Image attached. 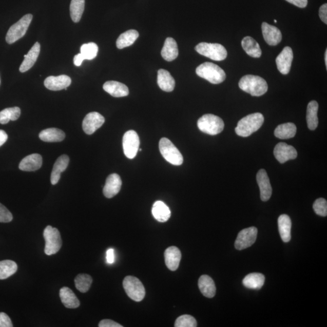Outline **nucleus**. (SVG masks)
<instances>
[{"label":"nucleus","instance_id":"41","mask_svg":"<svg viewBox=\"0 0 327 327\" xmlns=\"http://www.w3.org/2000/svg\"><path fill=\"white\" fill-rule=\"evenodd\" d=\"M197 322L193 316L188 315H182L177 319L175 327H196Z\"/></svg>","mask_w":327,"mask_h":327},{"label":"nucleus","instance_id":"8","mask_svg":"<svg viewBox=\"0 0 327 327\" xmlns=\"http://www.w3.org/2000/svg\"><path fill=\"white\" fill-rule=\"evenodd\" d=\"M32 14H27L12 25L7 33L6 37L7 43L11 45L24 36L30 23L32 22Z\"/></svg>","mask_w":327,"mask_h":327},{"label":"nucleus","instance_id":"20","mask_svg":"<svg viewBox=\"0 0 327 327\" xmlns=\"http://www.w3.org/2000/svg\"><path fill=\"white\" fill-rule=\"evenodd\" d=\"M164 258L167 268L171 271H177L181 259L180 249L175 246L167 248L164 253Z\"/></svg>","mask_w":327,"mask_h":327},{"label":"nucleus","instance_id":"39","mask_svg":"<svg viewBox=\"0 0 327 327\" xmlns=\"http://www.w3.org/2000/svg\"><path fill=\"white\" fill-rule=\"evenodd\" d=\"M92 283V278L87 274H80L75 279V286L78 291L82 293L89 291Z\"/></svg>","mask_w":327,"mask_h":327},{"label":"nucleus","instance_id":"25","mask_svg":"<svg viewBox=\"0 0 327 327\" xmlns=\"http://www.w3.org/2000/svg\"><path fill=\"white\" fill-rule=\"evenodd\" d=\"M158 86L165 92H170L175 89V82L170 72L164 69H160L158 72Z\"/></svg>","mask_w":327,"mask_h":327},{"label":"nucleus","instance_id":"32","mask_svg":"<svg viewBox=\"0 0 327 327\" xmlns=\"http://www.w3.org/2000/svg\"><path fill=\"white\" fill-rule=\"evenodd\" d=\"M242 48L249 56L254 58H259L262 55V50L259 44L251 36H245L242 40Z\"/></svg>","mask_w":327,"mask_h":327},{"label":"nucleus","instance_id":"50","mask_svg":"<svg viewBox=\"0 0 327 327\" xmlns=\"http://www.w3.org/2000/svg\"><path fill=\"white\" fill-rule=\"evenodd\" d=\"M8 139V134L6 133V131L3 130H0V147L2 146L6 142Z\"/></svg>","mask_w":327,"mask_h":327},{"label":"nucleus","instance_id":"11","mask_svg":"<svg viewBox=\"0 0 327 327\" xmlns=\"http://www.w3.org/2000/svg\"><path fill=\"white\" fill-rule=\"evenodd\" d=\"M258 229L251 227L244 229L239 233L236 239L235 247L238 251L250 247L254 244L257 238Z\"/></svg>","mask_w":327,"mask_h":327},{"label":"nucleus","instance_id":"24","mask_svg":"<svg viewBox=\"0 0 327 327\" xmlns=\"http://www.w3.org/2000/svg\"><path fill=\"white\" fill-rule=\"evenodd\" d=\"M60 297L63 305L67 309H76L80 305V302L75 293L69 287H63L60 291Z\"/></svg>","mask_w":327,"mask_h":327},{"label":"nucleus","instance_id":"48","mask_svg":"<svg viewBox=\"0 0 327 327\" xmlns=\"http://www.w3.org/2000/svg\"><path fill=\"white\" fill-rule=\"evenodd\" d=\"M114 251L113 248L108 249L106 252V261L108 264H112L114 262Z\"/></svg>","mask_w":327,"mask_h":327},{"label":"nucleus","instance_id":"16","mask_svg":"<svg viewBox=\"0 0 327 327\" xmlns=\"http://www.w3.org/2000/svg\"><path fill=\"white\" fill-rule=\"evenodd\" d=\"M262 31L265 41L268 45L276 46L281 43L282 33L276 27L264 22L262 24Z\"/></svg>","mask_w":327,"mask_h":327},{"label":"nucleus","instance_id":"21","mask_svg":"<svg viewBox=\"0 0 327 327\" xmlns=\"http://www.w3.org/2000/svg\"><path fill=\"white\" fill-rule=\"evenodd\" d=\"M103 89L113 97L120 98L129 95V90L128 87L123 83L109 81L104 84Z\"/></svg>","mask_w":327,"mask_h":327},{"label":"nucleus","instance_id":"1","mask_svg":"<svg viewBox=\"0 0 327 327\" xmlns=\"http://www.w3.org/2000/svg\"><path fill=\"white\" fill-rule=\"evenodd\" d=\"M239 87L252 96L260 97L267 92L268 85L262 77L252 75H245L239 81Z\"/></svg>","mask_w":327,"mask_h":327},{"label":"nucleus","instance_id":"45","mask_svg":"<svg viewBox=\"0 0 327 327\" xmlns=\"http://www.w3.org/2000/svg\"><path fill=\"white\" fill-rule=\"evenodd\" d=\"M100 327H123V325L110 319H103L99 323Z\"/></svg>","mask_w":327,"mask_h":327},{"label":"nucleus","instance_id":"10","mask_svg":"<svg viewBox=\"0 0 327 327\" xmlns=\"http://www.w3.org/2000/svg\"><path fill=\"white\" fill-rule=\"evenodd\" d=\"M140 138L136 131H127L124 134L123 146L124 155L129 159H133L139 150Z\"/></svg>","mask_w":327,"mask_h":327},{"label":"nucleus","instance_id":"30","mask_svg":"<svg viewBox=\"0 0 327 327\" xmlns=\"http://www.w3.org/2000/svg\"><path fill=\"white\" fill-rule=\"evenodd\" d=\"M152 215L155 220L160 222H165L169 220L171 211L169 208L164 202L158 201L153 205Z\"/></svg>","mask_w":327,"mask_h":327},{"label":"nucleus","instance_id":"34","mask_svg":"<svg viewBox=\"0 0 327 327\" xmlns=\"http://www.w3.org/2000/svg\"><path fill=\"white\" fill-rule=\"evenodd\" d=\"M265 282V276L258 273H253L245 276L242 284L246 288L253 290H259L262 287Z\"/></svg>","mask_w":327,"mask_h":327},{"label":"nucleus","instance_id":"31","mask_svg":"<svg viewBox=\"0 0 327 327\" xmlns=\"http://www.w3.org/2000/svg\"><path fill=\"white\" fill-rule=\"evenodd\" d=\"M318 108L319 104L316 101H312L308 104L306 119L310 130H314L318 126Z\"/></svg>","mask_w":327,"mask_h":327},{"label":"nucleus","instance_id":"9","mask_svg":"<svg viewBox=\"0 0 327 327\" xmlns=\"http://www.w3.org/2000/svg\"><path fill=\"white\" fill-rule=\"evenodd\" d=\"M123 287L128 296L136 302L142 301L146 295L142 282L134 276H128L124 278Z\"/></svg>","mask_w":327,"mask_h":327},{"label":"nucleus","instance_id":"51","mask_svg":"<svg viewBox=\"0 0 327 327\" xmlns=\"http://www.w3.org/2000/svg\"><path fill=\"white\" fill-rule=\"evenodd\" d=\"M325 63L326 65V68L327 69V50H326L325 53Z\"/></svg>","mask_w":327,"mask_h":327},{"label":"nucleus","instance_id":"54","mask_svg":"<svg viewBox=\"0 0 327 327\" xmlns=\"http://www.w3.org/2000/svg\"><path fill=\"white\" fill-rule=\"evenodd\" d=\"M0 83H1V80H0Z\"/></svg>","mask_w":327,"mask_h":327},{"label":"nucleus","instance_id":"40","mask_svg":"<svg viewBox=\"0 0 327 327\" xmlns=\"http://www.w3.org/2000/svg\"><path fill=\"white\" fill-rule=\"evenodd\" d=\"M81 54L84 57V60H92L97 55L99 52V47L95 43L84 44L81 47Z\"/></svg>","mask_w":327,"mask_h":327},{"label":"nucleus","instance_id":"44","mask_svg":"<svg viewBox=\"0 0 327 327\" xmlns=\"http://www.w3.org/2000/svg\"><path fill=\"white\" fill-rule=\"evenodd\" d=\"M12 323L8 315L0 313V327H12Z\"/></svg>","mask_w":327,"mask_h":327},{"label":"nucleus","instance_id":"47","mask_svg":"<svg viewBox=\"0 0 327 327\" xmlns=\"http://www.w3.org/2000/svg\"><path fill=\"white\" fill-rule=\"evenodd\" d=\"M300 8H304L308 4V0H285Z\"/></svg>","mask_w":327,"mask_h":327},{"label":"nucleus","instance_id":"26","mask_svg":"<svg viewBox=\"0 0 327 327\" xmlns=\"http://www.w3.org/2000/svg\"><path fill=\"white\" fill-rule=\"evenodd\" d=\"M179 52L176 41L170 37L166 39L163 49L161 50V56L167 62H171L176 59Z\"/></svg>","mask_w":327,"mask_h":327},{"label":"nucleus","instance_id":"49","mask_svg":"<svg viewBox=\"0 0 327 327\" xmlns=\"http://www.w3.org/2000/svg\"><path fill=\"white\" fill-rule=\"evenodd\" d=\"M84 60V57L81 53L77 54L73 59V63L76 66H80Z\"/></svg>","mask_w":327,"mask_h":327},{"label":"nucleus","instance_id":"7","mask_svg":"<svg viewBox=\"0 0 327 327\" xmlns=\"http://www.w3.org/2000/svg\"><path fill=\"white\" fill-rule=\"evenodd\" d=\"M43 237L46 241L45 252L47 255L56 254L59 252L62 248V239L58 229L48 225L44 230Z\"/></svg>","mask_w":327,"mask_h":327},{"label":"nucleus","instance_id":"38","mask_svg":"<svg viewBox=\"0 0 327 327\" xmlns=\"http://www.w3.org/2000/svg\"><path fill=\"white\" fill-rule=\"evenodd\" d=\"M21 114V110L18 107L7 108L0 112V124H6L9 121H16Z\"/></svg>","mask_w":327,"mask_h":327},{"label":"nucleus","instance_id":"35","mask_svg":"<svg viewBox=\"0 0 327 327\" xmlns=\"http://www.w3.org/2000/svg\"><path fill=\"white\" fill-rule=\"evenodd\" d=\"M139 36V33L136 30H129L120 35L117 41V47L122 49L132 45Z\"/></svg>","mask_w":327,"mask_h":327},{"label":"nucleus","instance_id":"3","mask_svg":"<svg viewBox=\"0 0 327 327\" xmlns=\"http://www.w3.org/2000/svg\"><path fill=\"white\" fill-rule=\"evenodd\" d=\"M196 73L199 76L214 84L223 82L226 78V74L223 69L215 64L209 62L202 63L196 69Z\"/></svg>","mask_w":327,"mask_h":327},{"label":"nucleus","instance_id":"2","mask_svg":"<svg viewBox=\"0 0 327 327\" xmlns=\"http://www.w3.org/2000/svg\"><path fill=\"white\" fill-rule=\"evenodd\" d=\"M264 121V116L260 113L248 114L239 121L235 129L236 133L242 137L251 136L252 133L260 129Z\"/></svg>","mask_w":327,"mask_h":327},{"label":"nucleus","instance_id":"43","mask_svg":"<svg viewBox=\"0 0 327 327\" xmlns=\"http://www.w3.org/2000/svg\"><path fill=\"white\" fill-rule=\"evenodd\" d=\"M13 220V216L8 208L0 203V222L7 223L11 222Z\"/></svg>","mask_w":327,"mask_h":327},{"label":"nucleus","instance_id":"12","mask_svg":"<svg viewBox=\"0 0 327 327\" xmlns=\"http://www.w3.org/2000/svg\"><path fill=\"white\" fill-rule=\"evenodd\" d=\"M105 119L99 113L93 112L87 114L83 121V129L86 134H92L103 125Z\"/></svg>","mask_w":327,"mask_h":327},{"label":"nucleus","instance_id":"4","mask_svg":"<svg viewBox=\"0 0 327 327\" xmlns=\"http://www.w3.org/2000/svg\"><path fill=\"white\" fill-rule=\"evenodd\" d=\"M198 127L202 132L216 136L224 130V123L220 117L213 114H205L198 121Z\"/></svg>","mask_w":327,"mask_h":327},{"label":"nucleus","instance_id":"6","mask_svg":"<svg viewBox=\"0 0 327 327\" xmlns=\"http://www.w3.org/2000/svg\"><path fill=\"white\" fill-rule=\"evenodd\" d=\"M160 152L165 160L174 166H181L183 163V157L177 147L166 138L160 141Z\"/></svg>","mask_w":327,"mask_h":327},{"label":"nucleus","instance_id":"42","mask_svg":"<svg viewBox=\"0 0 327 327\" xmlns=\"http://www.w3.org/2000/svg\"><path fill=\"white\" fill-rule=\"evenodd\" d=\"M313 209L315 213L321 217H325L327 215V202L325 199L319 198L313 204Z\"/></svg>","mask_w":327,"mask_h":327},{"label":"nucleus","instance_id":"19","mask_svg":"<svg viewBox=\"0 0 327 327\" xmlns=\"http://www.w3.org/2000/svg\"><path fill=\"white\" fill-rule=\"evenodd\" d=\"M43 159L41 155L33 153L25 158L20 162L19 168L22 171H33L40 169L42 167Z\"/></svg>","mask_w":327,"mask_h":327},{"label":"nucleus","instance_id":"27","mask_svg":"<svg viewBox=\"0 0 327 327\" xmlns=\"http://www.w3.org/2000/svg\"><path fill=\"white\" fill-rule=\"evenodd\" d=\"M198 286L202 295L208 298H214L216 286L214 280L208 275H202L198 281Z\"/></svg>","mask_w":327,"mask_h":327},{"label":"nucleus","instance_id":"52","mask_svg":"<svg viewBox=\"0 0 327 327\" xmlns=\"http://www.w3.org/2000/svg\"><path fill=\"white\" fill-rule=\"evenodd\" d=\"M275 23H277V20H275Z\"/></svg>","mask_w":327,"mask_h":327},{"label":"nucleus","instance_id":"22","mask_svg":"<svg viewBox=\"0 0 327 327\" xmlns=\"http://www.w3.org/2000/svg\"><path fill=\"white\" fill-rule=\"evenodd\" d=\"M40 49H41V46H40V43H35L28 53L25 55V60L20 67V72L24 73L32 68L38 59Z\"/></svg>","mask_w":327,"mask_h":327},{"label":"nucleus","instance_id":"33","mask_svg":"<svg viewBox=\"0 0 327 327\" xmlns=\"http://www.w3.org/2000/svg\"><path fill=\"white\" fill-rule=\"evenodd\" d=\"M297 128L295 124L288 123L280 124L276 128L275 136L281 140L290 139L296 136Z\"/></svg>","mask_w":327,"mask_h":327},{"label":"nucleus","instance_id":"14","mask_svg":"<svg viewBox=\"0 0 327 327\" xmlns=\"http://www.w3.org/2000/svg\"><path fill=\"white\" fill-rule=\"evenodd\" d=\"M293 59V50L290 47H285L276 58V63L278 69L283 75H287L290 72Z\"/></svg>","mask_w":327,"mask_h":327},{"label":"nucleus","instance_id":"18","mask_svg":"<svg viewBox=\"0 0 327 327\" xmlns=\"http://www.w3.org/2000/svg\"><path fill=\"white\" fill-rule=\"evenodd\" d=\"M71 83V79L67 75L50 76L45 80V86L49 90L59 91L63 89L67 90Z\"/></svg>","mask_w":327,"mask_h":327},{"label":"nucleus","instance_id":"29","mask_svg":"<svg viewBox=\"0 0 327 327\" xmlns=\"http://www.w3.org/2000/svg\"><path fill=\"white\" fill-rule=\"evenodd\" d=\"M66 134L62 130L56 128H49L40 133L39 138L45 142H61L65 140Z\"/></svg>","mask_w":327,"mask_h":327},{"label":"nucleus","instance_id":"28","mask_svg":"<svg viewBox=\"0 0 327 327\" xmlns=\"http://www.w3.org/2000/svg\"><path fill=\"white\" fill-rule=\"evenodd\" d=\"M278 229L282 240L288 242L291 239L292 221L287 215H282L278 218Z\"/></svg>","mask_w":327,"mask_h":327},{"label":"nucleus","instance_id":"17","mask_svg":"<svg viewBox=\"0 0 327 327\" xmlns=\"http://www.w3.org/2000/svg\"><path fill=\"white\" fill-rule=\"evenodd\" d=\"M122 181L119 175L113 174L107 177L103 188V194L107 198H112L119 193Z\"/></svg>","mask_w":327,"mask_h":327},{"label":"nucleus","instance_id":"36","mask_svg":"<svg viewBox=\"0 0 327 327\" xmlns=\"http://www.w3.org/2000/svg\"><path fill=\"white\" fill-rule=\"evenodd\" d=\"M85 8V0H72L70 5V14L74 23H79L82 17Z\"/></svg>","mask_w":327,"mask_h":327},{"label":"nucleus","instance_id":"37","mask_svg":"<svg viewBox=\"0 0 327 327\" xmlns=\"http://www.w3.org/2000/svg\"><path fill=\"white\" fill-rule=\"evenodd\" d=\"M18 266L14 261L5 260L0 261V280L6 279L15 274Z\"/></svg>","mask_w":327,"mask_h":327},{"label":"nucleus","instance_id":"53","mask_svg":"<svg viewBox=\"0 0 327 327\" xmlns=\"http://www.w3.org/2000/svg\"><path fill=\"white\" fill-rule=\"evenodd\" d=\"M139 150H140V151H142V149H139Z\"/></svg>","mask_w":327,"mask_h":327},{"label":"nucleus","instance_id":"5","mask_svg":"<svg viewBox=\"0 0 327 327\" xmlns=\"http://www.w3.org/2000/svg\"><path fill=\"white\" fill-rule=\"evenodd\" d=\"M195 50L201 55L218 62L224 60L227 56L226 49L218 43H201L195 47Z\"/></svg>","mask_w":327,"mask_h":327},{"label":"nucleus","instance_id":"15","mask_svg":"<svg viewBox=\"0 0 327 327\" xmlns=\"http://www.w3.org/2000/svg\"><path fill=\"white\" fill-rule=\"evenodd\" d=\"M256 181L260 189L261 200L268 201L272 197V188L267 171L264 169L259 170L256 175Z\"/></svg>","mask_w":327,"mask_h":327},{"label":"nucleus","instance_id":"23","mask_svg":"<svg viewBox=\"0 0 327 327\" xmlns=\"http://www.w3.org/2000/svg\"><path fill=\"white\" fill-rule=\"evenodd\" d=\"M69 163V158L66 155H63L56 160L53 167L50 177V182L52 185L59 183L60 180L61 174L66 170Z\"/></svg>","mask_w":327,"mask_h":327},{"label":"nucleus","instance_id":"46","mask_svg":"<svg viewBox=\"0 0 327 327\" xmlns=\"http://www.w3.org/2000/svg\"><path fill=\"white\" fill-rule=\"evenodd\" d=\"M319 17L321 19L322 21L327 24V4L323 5L319 9Z\"/></svg>","mask_w":327,"mask_h":327},{"label":"nucleus","instance_id":"13","mask_svg":"<svg viewBox=\"0 0 327 327\" xmlns=\"http://www.w3.org/2000/svg\"><path fill=\"white\" fill-rule=\"evenodd\" d=\"M274 155L280 163L296 159L298 152L295 148L285 143H279L275 147Z\"/></svg>","mask_w":327,"mask_h":327}]
</instances>
